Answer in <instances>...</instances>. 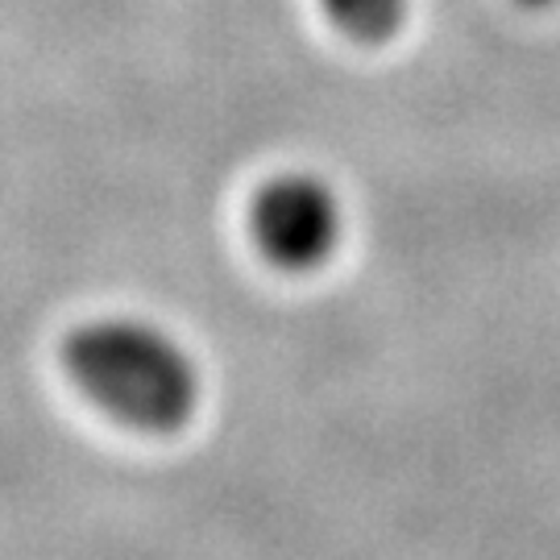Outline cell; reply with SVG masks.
Listing matches in <instances>:
<instances>
[{"mask_svg":"<svg viewBox=\"0 0 560 560\" xmlns=\"http://www.w3.org/2000/svg\"><path fill=\"white\" fill-rule=\"evenodd\" d=\"M62 370L117 423L166 436L187 428L203 395L200 365L171 328L141 316H101L62 340Z\"/></svg>","mask_w":560,"mask_h":560,"instance_id":"cell-1","label":"cell"},{"mask_svg":"<svg viewBox=\"0 0 560 560\" xmlns=\"http://www.w3.org/2000/svg\"><path fill=\"white\" fill-rule=\"evenodd\" d=\"M249 233L261 258L287 275L320 270L345 241V200L316 171H282L249 203Z\"/></svg>","mask_w":560,"mask_h":560,"instance_id":"cell-2","label":"cell"},{"mask_svg":"<svg viewBox=\"0 0 560 560\" xmlns=\"http://www.w3.org/2000/svg\"><path fill=\"white\" fill-rule=\"evenodd\" d=\"M411 0H324V13L332 18L345 38L353 42H390L407 21Z\"/></svg>","mask_w":560,"mask_h":560,"instance_id":"cell-3","label":"cell"},{"mask_svg":"<svg viewBox=\"0 0 560 560\" xmlns=\"http://www.w3.org/2000/svg\"><path fill=\"white\" fill-rule=\"evenodd\" d=\"M523 9H552V4H557V0H520Z\"/></svg>","mask_w":560,"mask_h":560,"instance_id":"cell-4","label":"cell"}]
</instances>
